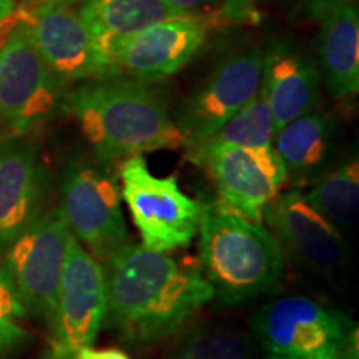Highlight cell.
<instances>
[{
  "label": "cell",
  "mask_w": 359,
  "mask_h": 359,
  "mask_svg": "<svg viewBox=\"0 0 359 359\" xmlns=\"http://www.w3.org/2000/svg\"><path fill=\"white\" fill-rule=\"evenodd\" d=\"M167 2L182 13H191L196 8L208 6V4L217 2V0H167Z\"/></svg>",
  "instance_id": "484cf974"
},
{
  "label": "cell",
  "mask_w": 359,
  "mask_h": 359,
  "mask_svg": "<svg viewBox=\"0 0 359 359\" xmlns=\"http://www.w3.org/2000/svg\"><path fill=\"white\" fill-rule=\"evenodd\" d=\"M275 133L271 110H269L266 98L259 88L257 95L208 140L248 148H269L273 147Z\"/></svg>",
  "instance_id": "7402d4cb"
},
{
  "label": "cell",
  "mask_w": 359,
  "mask_h": 359,
  "mask_svg": "<svg viewBox=\"0 0 359 359\" xmlns=\"http://www.w3.org/2000/svg\"><path fill=\"white\" fill-rule=\"evenodd\" d=\"M120 193L142 236V245L170 253L185 248L198 235L205 205L188 196L175 175L155 177L143 156L123 160Z\"/></svg>",
  "instance_id": "5b68a950"
},
{
  "label": "cell",
  "mask_w": 359,
  "mask_h": 359,
  "mask_svg": "<svg viewBox=\"0 0 359 359\" xmlns=\"http://www.w3.org/2000/svg\"><path fill=\"white\" fill-rule=\"evenodd\" d=\"M75 359H130V356L127 353L120 351V349H115V348L95 349L92 346H87L80 349Z\"/></svg>",
  "instance_id": "d4e9b609"
},
{
  "label": "cell",
  "mask_w": 359,
  "mask_h": 359,
  "mask_svg": "<svg viewBox=\"0 0 359 359\" xmlns=\"http://www.w3.org/2000/svg\"><path fill=\"white\" fill-rule=\"evenodd\" d=\"M67 105L103 163L187 147L163 100L138 80H97L74 90Z\"/></svg>",
  "instance_id": "7a4b0ae2"
},
{
  "label": "cell",
  "mask_w": 359,
  "mask_h": 359,
  "mask_svg": "<svg viewBox=\"0 0 359 359\" xmlns=\"http://www.w3.org/2000/svg\"><path fill=\"white\" fill-rule=\"evenodd\" d=\"M15 6V0H0V24L11 15Z\"/></svg>",
  "instance_id": "4316f807"
},
{
  "label": "cell",
  "mask_w": 359,
  "mask_h": 359,
  "mask_svg": "<svg viewBox=\"0 0 359 359\" xmlns=\"http://www.w3.org/2000/svg\"><path fill=\"white\" fill-rule=\"evenodd\" d=\"M24 24L35 47L58 80H107L118 77L115 67L92 39L79 11L37 4Z\"/></svg>",
  "instance_id": "4fadbf2b"
},
{
  "label": "cell",
  "mask_w": 359,
  "mask_h": 359,
  "mask_svg": "<svg viewBox=\"0 0 359 359\" xmlns=\"http://www.w3.org/2000/svg\"><path fill=\"white\" fill-rule=\"evenodd\" d=\"M107 314L105 269L74 235L67 255L53 309L48 316L50 359H75L92 346Z\"/></svg>",
  "instance_id": "52a82bcc"
},
{
  "label": "cell",
  "mask_w": 359,
  "mask_h": 359,
  "mask_svg": "<svg viewBox=\"0 0 359 359\" xmlns=\"http://www.w3.org/2000/svg\"><path fill=\"white\" fill-rule=\"evenodd\" d=\"M250 327L269 354L293 359H359L358 323L308 296H283L251 316Z\"/></svg>",
  "instance_id": "277c9868"
},
{
  "label": "cell",
  "mask_w": 359,
  "mask_h": 359,
  "mask_svg": "<svg viewBox=\"0 0 359 359\" xmlns=\"http://www.w3.org/2000/svg\"><path fill=\"white\" fill-rule=\"evenodd\" d=\"M205 17L178 15L147 27L107 48L116 75H130L138 82L167 79L182 70L203 47L208 35Z\"/></svg>",
  "instance_id": "7c38bea8"
},
{
  "label": "cell",
  "mask_w": 359,
  "mask_h": 359,
  "mask_svg": "<svg viewBox=\"0 0 359 359\" xmlns=\"http://www.w3.org/2000/svg\"><path fill=\"white\" fill-rule=\"evenodd\" d=\"M37 143L24 135L0 140V257L43 213Z\"/></svg>",
  "instance_id": "9a60e30c"
},
{
  "label": "cell",
  "mask_w": 359,
  "mask_h": 359,
  "mask_svg": "<svg viewBox=\"0 0 359 359\" xmlns=\"http://www.w3.org/2000/svg\"><path fill=\"white\" fill-rule=\"evenodd\" d=\"M264 359H293V358H286V356H276V354H269L268 358Z\"/></svg>",
  "instance_id": "f1b7e54d"
},
{
  "label": "cell",
  "mask_w": 359,
  "mask_h": 359,
  "mask_svg": "<svg viewBox=\"0 0 359 359\" xmlns=\"http://www.w3.org/2000/svg\"><path fill=\"white\" fill-rule=\"evenodd\" d=\"M304 200L334 226H351L359 215V165L358 160L341 165L334 172L323 175Z\"/></svg>",
  "instance_id": "ffe728a7"
},
{
  "label": "cell",
  "mask_w": 359,
  "mask_h": 359,
  "mask_svg": "<svg viewBox=\"0 0 359 359\" xmlns=\"http://www.w3.org/2000/svg\"><path fill=\"white\" fill-rule=\"evenodd\" d=\"M198 257L215 298L230 306L280 290L285 276V255L275 235L223 205H205Z\"/></svg>",
  "instance_id": "3957f363"
},
{
  "label": "cell",
  "mask_w": 359,
  "mask_h": 359,
  "mask_svg": "<svg viewBox=\"0 0 359 359\" xmlns=\"http://www.w3.org/2000/svg\"><path fill=\"white\" fill-rule=\"evenodd\" d=\"M318 70L331 95L346 98L359 90V13L349 4L321 20Z\"/></svg>",
  "instance_id": "e0dca14e"
},
{
  "label": "cell",
  "mask_w": 359,
  "mask_h": 359,
  "mask_svg": "<svg viewBox=\"0 0 359 359\" xmlns=\"http://www.w3.org/2000/svg\"><path fill=\"white\" fill-rule=\"evenodd\" d=\"M263 217L273 226L281 248L285 246L309 271L333 278L349 264L351 250L338 226L316 212L299 190L278 195Z\"/></svg>",
  "instance_id": "5bb4252c"
},
{
  "label": "cell",
  "mask_w": 359,
  "mask_h": 359,
  "mask_svg": "<svg viewBox=\"0 0 359 359\" xmlns=\"http://www.w3.org/2000/svg\"><path fill=\"white\" fill-rule=\"evenodd\" d=\"M262 92L271 110L275 132L321 102L318 65L290 42H275L263 53ZM276 135V133H275Z\"/></svg>",
  "instance_id": "2e32d148"
},
{
  "label": "cell",
  "mask_w": 359,
  "mask_h": 359,
  "mask_svg": "<svg viewBox=\"0 0 359 359\" xmlns=\"http://www.w3.org/2000/svg\"><path fill=\"white\" fill-rule=\"evenodd\" d=\"M58 82L22 22L0 47V118L15 135L40 127L57 109Z\"/></svg>",
  "instance_id": "30bf717a"
},
{
  "label": "cell",
  "mask_w": 359,
  "mask_h": 359,
  "mask_svg": "<svg viewBox=\"0 0 359 359\" xmlns=\"http://www.w3.org/2000/svg\"><path fill=\"white\" fill-rule=\"evenodd\" d=\"M62 212L72 235L97 262L107 263L128 241L120 183L109 170L72 163L62 178Z\"/></svg>",
  "instance_id": "ba28073f"
},
{
  "label": "cell",
  "mask_w": 359,
  "mask_h": 359,
  "mask_svg": "<svg viewBox=\"0 0 359 359\" xmlns=\"http://www.w3.org/2000/svg\"><path fill=\"white\" fill-rule=\"evenodd\" d=\"M72 230L60 206L43 212L0 257L2 271L27 313L48 320Z\"/></svg>",
  "instance_id": "9c48e42d"
},
{
  "label": "cell",
  "mask_w": 359,
  "mask_h": 359,
  "mask_svg": "<svg viewBox=\"0 0 359 359\" xmlns=\"http://www.w3.org/2000/svg\"><path fill=\"white\" fill-rule=\"evenodd\" d=\"M187 148L191 161L208 170L222 205L250 222L262 223L264 210L288 180L273 147L248 148L206 140Z\"/></svg>",
  "instance_id": "8992f818"
},
{
  "label": "cell",
  "mask_w": 359,
  "mask_h": 359,
  "mask_svg": "<svg viewBox=\"0 0 359 359\" xmlns=\"http://www.w3.org/2000/svg\"><path fill=\"white\" fill-rule=\"evenodd\" d=\"M293 4L294 11L311 20L321 22L325 17L330 15L344 6H349L354 0H290Z\"/></svg>",
  "instance_id": "cb8c5ba5"
},
{
  "label": "cell",
  "mask_w": 359,
  "mask_h": 359,
  "mask_svg": "<svg viewBox=\"0 0 359 359\" xmlns=\"http://www.w3.org/2000/svg\"><path fill=\"white\" fill-rule=\"evenodd\" d=\"M25 316V308L0 268V354L15 353L25 346L29 341V333L22 325Z\"/></svg>",
  "instance_id": "603a6c76"
},
{
  "label": "cell",
  "mask_w": 359,
  "mask_h": 359,
  "mask_svg": "<svg viewBox=\"0 0 359 359\" xmlns=\"http://www.w3.org/2000/svg\"><path fill=\"white\" fill-rule=\"evenodd\" d=\"M334 120L326 111H309L280 128L273 138L286 172L294 178L311 177L323 168L333 148Z\"/></svg>",
  "instance_id": "d6986e66"
},
{
  "label": "cell",
  "mask_w": 359,
  "mask_h": 359,
  "mask_svg": "<svg viewBox=\"0 0 359 359\" xmlns=\"http://www.w3.org/2000/svg\"><path fill=\"white\" fill-rule=\"evenodd\" d=\"M263 52L250 47L230 55L180 107L177 127L187 138V147L212 138L233 115H236L262 85ZM185 147V148H187Z\"/></svg>",
  "instance_id": "8fae6325"
},
{
  "label": "cell",
  "mask_w": 359,
  "mask_h": 359,
  "mask_svg": "<svg viewBox=\"0 0 359 359\" xmlns=\"http://www.w3.org/2000/svg\"><path fill=\"white\" fill-rule=\"evenodd\" d=\"M165 359H251V341L236 330L196 326L173 344Z\"/></svg>",
  "instance_id": "44dd1931"
},
{
  "label": "cell",
  "mask_w": 359,
  "mask_h": 359,
  "mask_svg": "<svg viewBox=\"0 0 359 359\" xmlns=\"http://www.w3.org/2000/svg\"><path fill=\"white\" fill-rule=\"evenodd\" d=\"M83 0H34V6L37 4H53V6H65V7H74L75 4H82Z\"/></svg>",
  "instance_id": "83f0119b"
},
{
  "label": "cell",
  "mask_w": 359,
  "mask_h": 359,
  "mask_svg": "<svg viewBox=\"0 0 359 359\" xmlns=\"http://www.w3.org/2000/svg\"><path fill=\"white\" fill-rule=\"evenodd\" d=\"M79 13L105 55L115 40L140 32L161 20L188 15L170 6L167 0H83Z\"/></svg>",
  "instance_id": "ac0fdd59"
},
{
  "label": "cell",
  "mask_w": 359,
  "mask_h": 359,
  "mask_svg": "<svg viewBox=\"0 0 359 359\" xmlns=\"http://www.w3.org/2000/svg\"><path fill=\"white\" fill-rule=\"evenodd\" d=\"M105 325L143 348L165 339L215 298L200 266L127 243L105 263Z\"/></svg>",
  "instance_id": "6da1fadb"
}]
</instances>
